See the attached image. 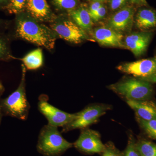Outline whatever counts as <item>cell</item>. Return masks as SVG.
Returning a JSON list of instances; mask_svg holds the SVG:
<instances>
[{"mask_svg": "<svg viewBox=\"0 0 156 156\" xmlns=\"http://www.w3.org/2000/svg\"><path fill=\"white\" fill-rule=\"evenodd\" d=\"M16 15L13 34L15 37L48 50L54 49L57 36L51 28L27 12Z\"/></svg>", "mask_w": 156, "mask_h": 156, "instance_id": "6da1fadb", "label": "cell"}, {"mask_svg": "<svg viewBox=\"0 0 156 156\" xmlns=\"http://www.w3.org/2000/svg\"><path fill=\"white\" fill-rule=\"evenodd\" d=\"M108 88L127 101L152 99L155 91L153 84L133 77H126Z\"/></svg>", "mask_w": 156, "mask_h": 156, "instance_id": "7a4b0ae2", "label": "cell"}, {"mask_svg": "<svg viewBox=\"0 0 156 156\" xmlns=\"http://www.w3.org/2000/svg\"><path fill=\"white\" fill-rule=\"evenodd\" d=\"M58 128L48 124L41 129L37 149L44 156H58L73 146V144L62 136Z\"/></svg>", "mask_w": 156, "mask_h": 156, "instance_id": "3957f363", "label": "cell"}, {"mask_svg": "<svg viewBox=\"0 0 156 156\" xmlns=\"http://www.w3.org/2000/svg\"><path fill=\"white\" fill-rule=\"evenodd\" d=\"M26 69L22 65V77L17 89L11 95L3 99L0 106L2 112L20 120H26L28 118L30 106L26 91Z\"/></svg>", "mask_w": 156, "mask_h": 156, "instance_id": "277c9868", "label": "cell"}, {"mask_svg": "<svg viewBox=\"0 0 156 156\" xmlns=\"http://www.w3.org/2000/svg\"><path fill=\"white\" fill-rule=\"evenodd\" d=\"M50 27L57 37L70 43L79 44L86 41H92L87 32L68 17H55L50 23Z\"/></svg>", "mask_w": 156, "mask_h": 156, "instance_id": "5b68a950", "label": "cell"}, {"mask_svg": "<svg viewBox=\"0 0 156 156\" xmlns=\"http://www.w3.org/2000/svg\"><path fill=\"white\" fill-rule=\"evenodd\" d=\"M112 106L103 104H94L86 107L76 113V116L70 122L62 127V132H68L75 129L88 128L97 122L99 118L111 109Z\"/></svg>", "mask_w": 156, "mask_h": 156, "instance_id": "8992f818", "label": "cell"}, {"mask_svg": "<svg viewBox=\"0 0 156 156\" xmlns=\"http://www.w3.org/2000/svg\"><path fill=\"white\" fill-rule=\"evenodd\" d=\"M117 69L141 80L156 84V57L122 63Z\"/></svg>", "mask_w": 156, "mask_h": 156, "instance_id": "52a82bcc", "label": "cell"}, {"mask_svg": "<svg viewBox=\"0 0 156 156\" xmlns=\"http://www.w3.org/2000/svg\"><path fill=\"white\" fill-rule=\"evenodd\" d=\"M73 146L81 152L89 154H101L105 148L99 132L89 128L81 129L80 136L74 143Z\"/></svg>", "mask_w": 156, "mask_h": 156, "instance_id": "ba28073f", "label": "cell"}, {"mask_svg": "<svg viewBox=\"0 0 156 156\" xmlns=\"http://www.w3.org/2000/svg\"><path fill=\"white\" fill-rule=\"evenodd\" d=\"M38 109L48 120V125L57 128L66 126L76 116V113H69L53 106L43 97L39 99Z\"/></svg>", "mask_w": 156, "mask_h": 156, "instance_id": "9c48e42d", "label": "cell"}, {"mask_svg": "<svg viewBox=\"0 0 156 156\" xmlns=\"http://www.w3.org/2000/svg\"><path fill=\"white\" fill-rule=\"evenodd\" d=\"M134 8L126 6L112 15L105 26L122 34L130 33L134 25Z\"/></svg>", "mask_w": 156, "mask_h": 156, "instance_id": "30bf717a", "label": "cell"}, {"mask_svg": "<svg viewBox=\"0 0 156 156\" xmlns=\"http://www.w3.org/2000/svg\"><path fill=\"white\" fill-rule=\"evenodd\" d=\"M154 35L153 32L139 31L128 34L124 38L125 49L136 57L143 56L147 51Z\"/></svg>", "mask_w": 156, "mask_h": 156, "instance_id": "8fae6325", "label": "cell"}, {"mask_svg": "<svg viewBox=\"0 0 156 156\" xmlns=\"http://www.w3.org/2000/svg\"><path fill=\"white\" fill-rule=\"evenodd\" d=\"M94 41L105 47L125 48L123 34L106 26L97 27L91 33Z\"/></svg>", "mask_w": 156, "mask_h": 156, "instance_id": "7c38bea8", "label": "cell"}, {"mask_svg": "<svg viewBox=\"0 0 156 156\" xmlns=\"http://www.w3.org/2000/svg\"><path fill=\"white\" fill-rule=\"evenodd\" d=\"M25 10L40 22L50 23L55 17L47 0H27Z\"/></svg>", "mask_w": 156, "mask_h": 156, "instance_id": "4fadbf2b", "label": "cell"}, {"mask_svg": "<svg viewBox=\"0 0 156 156\" xmlns=\"http://www.w3.org/2000/svg\"><path fill=\"white\" fill-rule=\"evenodd\" d=\"M134 25L140 31L153 32L156 30V10L147 6L138 9L134 15Z\"/></svg>", "mask_w": 156, "mask_h": 156, "instance_id": "5bb4252c", "label": "cell"}, {"mask_svg": "<svg viewBox=\"0 0 156 156\" xmlns=\"http://www.w3.org/2000/svg\"><path fill=\"white\" fill-rule=\"evenodd\" d=\"M126 103L135 112V116L141 119L156 120V102L152 99L127 101Z\"/></svg>", "mask_w": 156, "mask_h": 156, "instance_id": "9a60e30c", "label": "cell"}, {"mask_svg": "<svg viewBox=\"0 0 156 156\" xmlns=\"http://www.w3.org/2000/svg\"><path fill=\"white\" fill-rule=\"evenodd\" d=\"M68 12L71 19L78 26L87 32L91 34L93 22L89 15L88 9L82 6Z\"/></svg>", "mask_w": 156, "mask_h": 156, "instance_id": "2e32d148", "label": "cell"}, {"mask_svg": "<svg viewBox=\"0 0 156 156\" xmlns=\"http://www.w3.org/2000/svg\"><path fill=\"white\" fill-rule=\"evenodd\" d=\"M20 59L23 62L26 69H38L41 67L44 62L42 49L38 48L33 50Z\"/></svg>", "mask_w": 156, "mask_h": 156, "instance_id": "e0dca14e", "label": "cell"}, {"mask_svg": "<svg viewBox=\"0 0 156 156\" xmlns=\"http://www.w3.org/2000/svg\"><path fill=\"white\" fill-rule=\"evenodd\" d=\"M136 147L140 156H156V144L149 140L138 137Z\"/></svg>", "mask_w": 156, "mask_h": 156, "instance_id": "ac0fdd59", "label": "cell"}, {"mask_svg": "<svg viewBox=\"0 0 156 156\" xmlns=\"http://www.w3.org/2000/svg\"><path fill=\"white\" fill-rule=\"evenodd\" d=\"M136 119L140 127L148 138L156 140V120L146 121L137 117Z\"/></svg>", "mask_w": 156, "mask_h": 156, "instance_id": "d6986e66", "label": "cell"}, {"mask_svg": "<svg viewBox=\"0 0 156 156\" xmlns=\"http://www.w3.org/2000/svg\"><path fill=\"white\" fill-rule=\"evenodd\" d=\"M9 37L0 34V60L7 61L13 58L9 44Z\"/></svg>", "mask_w": 156, "mask_h": 156, "instance_id": "ffe728a7", "label": "cell"}, {"mask_svg": "<svg viewBox=\"0 0 156 156\" xmlns=\"http://www.w3.org/2000/svg\"><path fill=\"white\" fill-rule=\"evenodd\" d=\"M27 0H9L4 9L6 10L10 14L16 15L23 12L25 10Z\"/></svg>", "mask_w": 156, "mask_h": 156, "instance_id": "44dd1931", "label": "cell"}, {"mask_svg": "<svg viewBox=\"0 0 156 156\" xmlns=\"http://www.w3.org/2000/svg\"><path fill=\"white\" fill-rule=\"evenodd\" d=\"M123 153L124 156H140L136 147V140L132 133L128 134V144Z\"/></svg>", "mask_w": 156, "mask_h": 156, "instance_id": "7402d4cb", "label": "cell"}, {"mask_svg": "<svg viewBox=\"0 0 156 156\" xmlns=\"http://www.w3.org/2000/svg\"><path fill=\"white\" fill-rule=\"evenodd\" d=\"M53 2L58 9L68 12L76 9L79 4L78 0H53Z\"/></svg>", "mask_w": 156, "mask_h": 156, "instance_id": "603a6c76", "label": "cell"}, {"mask_svg": "<svg viewBox=\"0 0 156 156\" xmlns=\"http://www.w3.org/2000/svg\"><path fill=\"white\" fill-rule=\"evenodd\" d=\"M105 146V149L101 154V156H124L123 152L118 149L112 141L106 143Z\"/></svg>", "mask_w": 156, "mask_h": 156, "instance_id": "cb8c5ba5", "label": "cell"}, {"mask_svg": "<svg viewBox=\"0 0 156 156\" xmlns=\"http://www.w3.org/2000/svg\"><path fill=\"white\" fill-rule=\"evenodd\" d=\"M107 13V9L105 6L102 5L93 15L90 16L92 21L97 22L104 18Z\"/></svg>", "mask_w": 156, "mask_h": 156, "instance_id": "d4e9b609", "label": "cell"}, {"mask_svg": "<svg viewBox=\"0 0 156 156\" xmlns=\"http://www.w3.org/2000/svg\"><path fill=\"white\" fill-rule=\"evenodd\" d=\"M127 0H109L110 8L112 11H118L126 5Z\"/></svg>", "mask_w": 156, "mask_h": 156, "instance_id": "484cf974", "label": "cell"}, {"mask_svg": "<svg viewBox=\"0 0 156 156\" xmlns=\"http://www.w3.org/2000/svg\"><path fill=\"white\" fill-rule=\"evenodd\" d=\"M103 5L102 2H92L90 6H89L88 11L90 16L93 15L95 12L98 11V9Z\"/></svg>", "mask_w": 156, "mask_h": 156, "instance_id": "4316f807", "label": "cell"}, {"mask_svg": "<svg viewBox=\"0 0 156 156\" xmlns=\"http://www.w3.org/2000/svg\"><path fill=\"white\" fill-rule=\"evenodd\" d=\"M131 4L141 7L147 6L148 4L146 0H130Z\"/></svg>", "mask_w": 156, "mask_h": 156, "instance_id": "83f0119b", "label": "cell"}, {"mask_svg": "<svg viewBox=\"0 0 156 156\" xmlns=\"http://www.w3.org/2000/svg\"><path fill=\"white\" fill-rule=\"evenodd\" d=\"M9 25V23L7 21L0 19V34H3L4 30L7 28Z\"/></svg>", "mask_w": 156, "mask_h": 156, "instance_id": "f1b7e54d", "label": "cell"}, {"mask_svg": "<svg viewBox=\"0 0 156 156\" xmlns=\"http://www.w3.org/2000/svg\"><path fill=\"white\" fill-rule=\"evenodd\" d=\"M9 0H0V9H4L9 3Z\"/></svg>", "mask_w": 156, "mask_h": 156, "instance_id": "f546056e", "label": "cell"}, {"mask_svg": "<svg viewBox=\"0 0 156 156\" xmlns=\"http://www.w3.org/2000/svg\"><path fill=\"white\" fill-rule=\"evenodd\" d=\"M4 90V87H3L2 84V83H1V81H0V93L3 92Z\"/></svg>", "mask_w": 156, "mask_h": 156, "instance_id": "4dcf8cb0", "label": "cell"}, {"mask_svg": "<svg viewBox=\"0 0 156 156\" xmlns=\"http://www.w3.org/2000/svg\"><path fill=\"white\" fill-rule=\"evenodd\" d=\"M2 111L0 106V124H1V121H2Z\"/></svg>", "mask_w": 156, "mask_h": 156, "instance_id": "1f68e13d", "label": "cell"}, {"mask_svg": "<svg viewBox=\"0 0 156 156\" xmlns=\"http://www.w3.org/2000/svg\"><path fill=\"white\" fill-rule=\"evenodd\" d=\"M90 1H92V2H103L105 0H90Z\"/></svg>", "mask_w": 156, "mask_h": 156, "instance_id": "d6a6232c", "label": "cell"}, {"mask_svg": "<svg viewBox=\"0 0 156 156\" xmlns=\"http://www.w3.org/2000/svg\"><path fill=\"white\" fill-rule=\"evenodd\" d=\"M155 57H156V52H155Z\"/></svg>", "mask_w": 156, "mask_h": 156, "instance_id": "836d02e7", "label": "cell"}]
</instances>
